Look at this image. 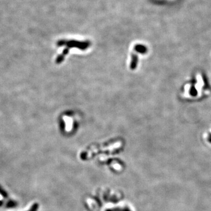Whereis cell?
Instances as JSON below:
<instances>
[{
    "label": "cell",
    "instance_id": "6",
    "mask_svg": "<svg viewBox=\"0 0 211 211\" xmlns=\"http://www.w3.org/2000/svg\"><path fill=\"white\" fill-rule=\"evenodd\" d=\"M3 205V202L2 201H0V207H1Z\"/></svg>",
    "mask_w": 211,
    "mask_h": 211
},
{
    "label": "cell",
    "instance_id": "4",
    "mask_svg": "<svg viewBox=\"0 0 211 211\" xmlns=\"http://www.w3.org/2000/svg\"><path fill=\"white\" fill-rule=\"evenodd\" d=\"M0 194H1L4 198H8V194L1 187H0Z\"/></svg>",
    "mask_w": 211,
    "mask_h": 211
},
{
    "label": "cell",
    "instance_id": "2",
    "mask_svg": "<svg viewBox=\"0 0 211 211\" xmlns=\"http://www.w3.org/2000/svg\"><path fill=\"white\" fill-rule=\"evenodd\" d=\"M18 205V203L16 201H9L7 204H6V207L8 208H14L17 207Z\"/></svg>",
    "mask_w": 211,
    "mask_h": 211
},
{
    "label": "cell",
    "instance_id": "5",
    "mask_svg": "<svg viewBox=\"0 0 211 211\" xmlns=\"http://www.w3.org/2000/svg\"><path fill=\"white\" fill-rule=\"evenodd\" d=\"M38 209V203H34L31 208H30V209L28 211H36Z\"/></svg>",
    "mask_w": 211,
    "mask_h": 211
},
{
    "label": "cell",
    "instance_id": "1",
    "mask_svg": "<svg viewBox=\"0 0 211 211\" xmlns=\"http://www.w3.org/2000/svg\"><path fill=\"white\" fill-rule=\"evenodd\" d=\"M64 44L67 45L69 47H78L81 49H85L90 45V43H89L88 42H79L75 41H71L69 42H66L65 41H60L58 43V45L60 46L64 45Z\"/></svg>",
    "mask_w": 211,
    "mask_h": 211
},
{
    "label": "cell",
    "instance_id": "3",
    "mask_svg": "<svg viewBox=\"0 0 211 211\" xmlns=\"http://www.w3.org/2000/svg\"><path fill=\"white\" fill-rule=\"evenodd\" d=\"M135 50H137L138 52H141V53H145L146 52V48L144 47L143 45H136L135 46Z\"/></svg>",
    "mask_w": 211,
    "mask_h": 211
}]
</instances>
